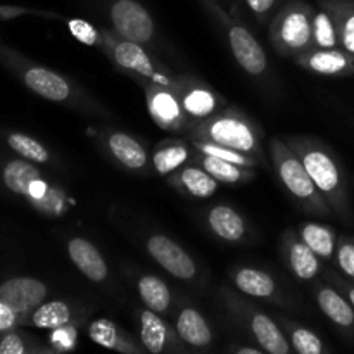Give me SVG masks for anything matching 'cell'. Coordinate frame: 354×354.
<instances>
[{"mask_svg":"<svg viewBox=\"0 0 354 354\" xmlns=\"http://www.w3.org/2000/svg\"><path fill=\"white\" fill-rule=\"evenodd\" d=\"M334 282L337 283L339 289H341L342 292H344V296L348 297L349 303H351V304H353V308H354V283L346 282V280L337 279V277H335V279H334Z\"/></svg>","mask_w":354,"mask_h":354,"instance_id":"b9f144b4","label":"cell"},{"mask_svg":"<svg viewBox=\"0 0 354 354\" xmlns=\"http://www.w3.org/2000/svg\"><path fill=\"white\" fill-rule=\"evenodd\" d=\"M251 332L254 335L256 342L270 354H287L290 351V346L287 342L286 335L279 328V325L270 317L263 313H256L251 318Z\"/></svg>","mask_w":354,"mask_h":354,"instance_id":"44dd1931","label":"cell"},{"mask_svg":"<svg viewBox=\"0 0 354 354\" xmlns=\"http://www.w3.org/2000/svg\"><path fill=\"white\" fill-rule=\"evenodd\" d=\"M71 322V308L64 301L41 303L31 313V324L41 330H55Z\"/></svg>","mask_w":354,"mask_h":354,"instance_id":"f546056e","label":"cell"},{"mask_svg":"<svg viewBox=\"0 0 354 354\" xmlns=\"http://www.w3.org/2000/svg\"><path fill=\"white\" fill-rule=\"evenodd\" d=\"M287 263L290 266V272L299 280L315 279L322 270L320 258L303 241H297L294 235H289V242H287Z\"/></svg>","mask_w":354,"mask_h":354,"instance_id":"7402d4cb","label":"cell"},{"mask_svg":"<svg viewBox=\"0 0 354 354\" xmlns=\"http://www.w3.org/2000/svg\"><path fill=\"white\" fill-rule=\"evenodd\" d=\"M290 342L292 348L299 354H322L325 351L324 342L315 332L304 327H297L290 330Z\"/></svg>","mask_w":354,"mask_h":354,"instance_id":"e575fe53","label":"cell"},{"mask_svg":"<svg viewBox=\"0 0 354 354\" xmlns=\"http://www.w3.org/2000/svg\"><path fill=\"white\" fill-rule=\"evenodd\" d=\"M234 283L241 292L251 297H272L277 283L266 272L256 268H241L234 275Z\"/></svg>","mask_w":354,"mask_h":354,"instance_id":"f1b7e54d","label":"cell"},{"mask_svg":"<svg viewBox=\"0 0 354 354\" xmlns=\"http://www.w3.org/2000/svg\"><path fill=\"white\" fill-rule=\"evenodd\" d=\"M140 341L145 351L152 354L165 351L169 341V330L166 322L149 308L140 313Z\"/></svg>","mask_w":354,"mask_h":354,"instance_id":"d4e9b609","label":"cell"},{"mask_svg":"<svg viewBox=\"0 0 354 354\" xmlns=\"http://www.w3.org/2000/svg\"><path fill=\"white\" fill-rule=\"evenodd\" d=\"M190 158V151L187 144L178 140L161 142L152 156V165L154 169L162 176H168L171 173L178 171Z\"/></svg>","mask_w":354,"mask_h":354,"instance_id":"4316f807","label":"cell"},{"mask_svg":"<svg viewBox=\"0 0 354 354\" xmlns=\"http://www.w3.org/2000/svg\"><path fill=\"white\" fill-rule=\"evenodd\" d=\"M270 154H272L273 168L282 185L304 209L317 216H330L334 213L324 194L315 185L313 178L306 171L299 156L289 147V144L279 138H272Z\"/></svg>","mask_w":354,"mask_h":354,"instance_id":"3957f363","label":"cell"},{"mask_svg":"<svg viewBox=\"0 0 354 354\" xmlns=\"http://www.w3.org/2000/svg\"><path fill=\"white\" fill-rule=\"evenodd\" d=\"M297 64L322 76H351L354 75V54L342 47L310 48L296 57Z\"/></svg>","mask_w":354,"mask_h":354,"instance_id":"8fae6325","label":"cell"},{"mask_svg":"<svg viewBox=\"0 0 354 354\" xmlns=\"http://www.w3.org/2000/svg\"><path fill=\"white\" fill-rule=\"evenodd\" d=\"M90 339H92L95 344L102 346V348L114 349V351L121 353H140V349L137 346H133L130 342V339L127 337L124 332H121L116 327V324H113L107 318H100L95 320L90 325Z\"/></svg>","mask_w":354,"mask_h":354,"instance_id":"484cf974","label":"cell"},{"mask_svg":"<svg viewBox=\"0 0 354 354\" xmlns=\"http://www.w3.org/2000/svg\"><path fill=\"white\" fill-rule=\"evenodd\" d=\"M24 83L31 92L52 102H64L71 95L69 83L50 69L30 68L24 73Z\"/></svg>","mask_w":354,"mask_h":354,"instance_id":"5bb4252c","label":"cell"},{"mask_svg":"<svg viewBox=\"0 0 354 354\" xmlns=\"http://www.w3.org/2000/svg\"><path fill=\"white\" fill-rule=\"evenodd\" d=\"M24 351V342L17 334H7L0 341V354H23Z\"/></svg>","mask_w":354,"mask_h":354,"instance_id":"f35d334b","label":"cell"},{"mask_svg":"<svg viewBox=\"0 0 354 354\" xmlns=\"http://www.w3.org/2000/svg\"><path fill=\"white\" fill-rule=\"evenodd\" d=\"M313 14L308 3L294 0L275 16L270 26V40L282 55L304 54L313 48Z\"/></svg>","mask_w":354,"mask_h":354,"instance_id":"277c9868","label":"cell"},{"mask_svg":"<svg viewBox=\"0 0 354 354\" xmlns=\"http://www.w3.org/2000/svg\"><path fill=\"white\" fill-rule=\"evenodd\" d=\"M47 297V286L30 277H16L0 286V303L7 304L17 315H24L40 306Z\"/></svg>","mask_w":354,"mask_h":354,"instance_id":"30bf717a","label":"cell"},{"mask_svg":"<svg viewBox=\"0 0 354 354\" xmlns=\"http://www.w3.org/2000/svg\"><path fill=\"white\" fill-rule=\"evenodd\" d=\"M192 147H196L197 151L203 152V154L214 156V158L225 159V161H230L234 165L248 166V168H256L259 165L258 158H252V156L244 154V152H239L235 149L225 147V145L213 144V142H204V140H192Z\"/></svg>","mask_w":354,"mask_h":354,"instance_id":"d6a6232c","label":"cell"},{"mask_svg":"<svg viewBox=\"0 0 354 354\" xmlns=\"http://www.w3.org/2000/svg\"><path fill=\"white\" fill-rule=\"evenodd\" d=\"M171 183L197 199H207L218 189V180L201 166H187L180 169L176 175H173Z\"/></svg>","mask_w":354,"mask_h":354,"instance_id":"ac0fdd59","label":"cell"},{"mask_svg":"<svg viewBox=\"0 0 354 354\" xmlns=\"http://www.w3.org/2000/svg\"><path fill=\"white\" fill-rule=\"evenodd\" d=\"M187 135L190 140L213 142L244 152L252 158L263 159L261 131L239 111H218L213 116L192 124Z\"/></svg>","mask_w":354,"mask_h":354,"instance_id":"7a4b0ae2","label":"cell"},{"mask_svg":"<svg viewBox=\"0 0 354 354\" xmlns=\"http://www.w3.org/2000/svg\"><path fill=\"white\" fill-rule=\"evenodd\" d=\"M17 324V313L14 310H10L7 304L0 303V332H6L14 328V325Z\"/></svg>","mask_w":354,"mask_h":354,"instance_id":"ab89813d","label":"cell"},{"mask_svg":"<svg viewBox=\"0 0 354 354\" xmlns=\"http://www.w3.org/2000/svg\"><path fill=\"white\" fill-rule=\"evenodd\" d=\"M299 237L320 259H334L337 251V235L328 225L303 223L299 225Z\"/></svg>","mask_w":354,"mask_h":354,"instance_id":"ffe728a7","label":"cell"},{"mask_svg":"<svg viewBox=\"0 0 354 354\" xmlns=\"http://www.w3.org/2000/svg\"><path fill=\"white\" fill-rule=\"evenodd\" d=\"M320 6L334 17L341 47L354 54V0H322Z\"/></svg>","mask_w":354,"mask_h":354,"instance_id":"603a6c76","label":"cell"},{"mask_svg":"<svg viewBox=\"0 0 354 354\" xmlns=\"http://www.w3.org/2000/svg\"><path fill=\"white\" fill-rule=\"evenodd\" d=\"M109 52L114 62L121 69H124V71L144 76V78L151 80V82L161 83V85H175V80L169 78L168 75H161L156 69V64L151 59V55L137 41L124 40V38H121V40H111Z\"/></svg>","mask_w":354,"mask_h":354,"instance_id":"ba28073f","label":"cell"},{"mask_svg":"<svg viewBox=\"0 0 354 354\" xmlns=\"http://www.w3.org/2000/svg\"><path fill=\"white\" fill-rule=\"evenodd\" d=\"M335 259L346 277L354 280V239L341 237L337 241V251H335Z\"/></svg>","mask_w":354,"mask_h":354,"instance_id":"d590c367","label":"cell"},{"mask_svg":"<svg viewBox=\"0 0 354 354\" xmlns=\"http://www.w3.org/2000/svg\"><path fill=\"white\" fill-rule=\"evenodd\" d=\"M180 102L192 124L221 111V99L211 86L196 78H180L175 82ZM190 130V128H189Z\"/></svg>","mask_w":354,"mask_h":354,"instance_id":"52a82bcc","label":"cell"},{"mask_svg":"<svg viewBox=\"0 0 354 354\" xmlns=\"http://www.w3.org/2000/svg\"><path fill=\"white\" fill-rule=\"evenodd\" d=\"M235 353H239V354H259V349L241 348V349H235Z\"/></svg>","mask_w":354,"mask_h":354,"instance_id":"7bdbcfd3","label":"cell"},{"mask_svg":"<svg viewBox=\"0 0 354 354\" xmlns=\"http://www.w3.org/2000/svg\"><path fill=\"white\" fill-rule=\"evenodd\" d=\"M209 228L227 242H239L245 235V221L234 207L214 206L207 214Z\"/></svg>","mask_w":354,"mask_h":354,"instance_id":"d6986e66","label":"cell"},{"mask_svg":"<svg viewBox=\"0 0 354 354\" xmlns=\"http://www.w3.org/2000/svg\"><path fill=\"white\" fill-rule=\"evenodd\" d=\"M7 144H9V147L12 149L14 152L23 156L28 161L44 165V162H48V159H50V154H48L45 145H41L40 142H37L35 138L28 137V135L24 133H10L9 137H7Z\"/></svg>","mask_w":354,"mask_h":354,"instance_id":"836d02e7","label":"cell"},{"mask_svg":"<svg viewBox=\"0 0 354 354\" xmlns=\"http://www.w3.org/2000/svg\"><path fill=\"white\" fill-rule=\"evenodd\" d=\"M313 47L317 48H335L339 44L337 28L332 14L325 7L313 14Z\"/></svg>","mask_w":354,"mask_h":354,"instance_id":"1f68e13d","label":"cell"},{"mask_svg":"<svg viewBox=\"0 0 354 354\" xmlns=\"http://www.w3.org/2000/svg\"><path fill=\"white\" fill-rule=\"evenodd\" d=\"M147 109L154 123L166 131H189L192 123L187 118L180 102L175 85H161L151 82L145 86Z\"/></svg>","mask_w":354,"mask_h":354,"instance_id":"5b68a950","label":"cell"},{"mask_svg":"<svg viewBox=\"0 0 354 354\" xmlns=\"http://www.w3.org/2000/svg\"><path fill=\"white\" fill-rule=\"evenodd\" d=\"M138 294L149 310L156 313H165L171 304V292L161 279L145 275L138 280Z\"/></svg>","mask_w":354,"mask_h":354,"instance_id":"4dcf8cb0","label":"cell"},{"mask_svg":"<svg viewBox=\"0 0 354 354\" xmlns=\"http://www.w3.org/2000/svg\"><path fill=\"white\" fill-rule=\"evenodd\" d=\"M52 344L59 349V351H68L73 349L76 344V328L73 325H64L55 330H52Z\"/></svg>","mask_w":354,"mask_h":354,"instance_id":"74e56055","label":"cell"},{"mask_svg":"<svg viewBox=\"0 0 354 354\" xmlns=\"http://www.w3.org/2000/svg\"><path fill=\"white\" fill-rule=\"evenodd\" d=\"M147 252L161 268L180 280H190L196 277L197 268L194 259L166 235H152L147 241Z\"/></svg>","mask_w":354,"mask_h":354,"instance_id":"9c48e42d","label":"cell"},{"mask_svg":"<svg viewBox=\"0 0 354 354\" xmlns=\"http://www.w3.org/2000/svg\"><path fill=\"white\" fill-rule=\"evenodd\" d=\"M277 0H245V3L249 6V9L252 10L258 16H263V14L270 12L272 7L275 6Z\"/></svg>","mask_w":354,"mask_h":354,"instance_id":"60d3db41","label":"cell"},{"mask_svg":"<svg viewBox=\"0 0 354 354\" xmlns=\"http://www.w3.org/2000/svg\"><path fill=\"white\" fill-rule=\"evenodd\" d=\"M2 178L7 189L12 190L14 194L28 197L30 196V189L33 185V182L41 178V175L31 162L16 159V161L7 162L2 171Z\"/></svg>","mask_w":354,"mask_h":354,"instance_id":"83f0119b","label":"cell"},{"mask_svg":"<svg viewBox=\"0 0 354 354\" xmlns=\"http://www.w3.org/2000/svg\"><path fill=\"white\" fill-rule=\"evenodd\" d=\"M109 152L128 169H144L147 165V152L144 145L123 131H114L107 137Z\"/></svg>","mask_w":354,"mask_h":354,"instance_id":"2e32d148","label":"cell"},{"mask_svg":"<svg viewBox=\"0 0 354 354\" xmlns=\"http://www.w3.org/2000/svg\"><path fill=\"white\" fill-rule=\"evenodd\" d=\"M68 28L69 31H71L73 37L85 45H95L100 44V40H102V38L99 37V31L85 19H69Z\"/></svg>","mask_w":354,"mask_h":354,"instance_id":"8d00e7d4","label":"cell"},{"mask_svg":"<svg viewBox=\"0 0 354 354\" xmlns=\"http://www.w3.org/2000/svg\"><path fill=\"white\" fill-rule=\"evenodd\" d=\"M317 301L325 317L334 322L337 327L353 330L354 328V308L346 296H342L334 287L322 286L317 290Z\"/></svg>","mask_w":354,"mask_h":354,"instance_id":"9a60e30c","label":"cell"},{"mask_svg":"<svg viewBox=\"0 0 354 354\" xmlns=\"http://www.w3.org/2000/svg\"><path fill=\"white\" fill-rule=\"evenodd\" d=\"M111 21L121 38L144 45L154 37V21L137 0H116L111 6Z\"/></svg>","mask_w":354,"mask_h":354,"instance_id":"8992f818","label":"cell"},{"mask_svg":"<svg viewBox=\"0 0 354 354\" xmlns=\"http://www.w3.org/2000/svg\"><path fill=\"white\" fill-rule=\"evenodd\" d=\"M199 154L201 156L197 158V165L206 169L220 183H242L254 178L256 173L252 171V168L234 165V162L214 158V156L209 154H203V152H199Z\"/></svg>","mask_w":354,"mask_h":354,"instance_id":"cb8c5ba5","label":"cell"},{"mask_svg":"<svg viewBox=\"0 0 354 354\" xmlns=\"http://www.w3.org/2000/svg\"><path fill=\"white\" fill-rule=\"evenodd\" d=\"M287 144L299 156L306 171L313 178L315 185L330 204L332 211L337 216L344 218L346 221L351 220L348 183H346L344 171L330 149L310 137H292Z\"/></svg>","mask_w":354,"mask_h":354,"instance_id":"6da1fadb","label":"cell"},{"mask_svg":"<svg viewBox=\"0 0 354 354\" xmlns=\"http://www.w3.org/2000/svg\"><path fill=\"white\" fill-rule=\"evenodd\" d=\"M228 41H230L234 57L248 75L261 76L266 71L268 61H266L265 50L248 28L241 24H232L228 28Z\"/></svg>","mask_w":354,"mask_h":354,"instance_id":"7c38bea8","label":"cell"},{"mask_svg":"<svg viewBox=\"0 0 354 354\" xmlns=\"http://www.w3.org/2000/svg\"><path fill=\"white\" fill-rule=\"evenodd\" d=\"M68 254L71 258L73 265L83 273L92 282H104L107 279L106 261H104L102 254L99 249L88 242L86 239L75 237L68 242Z\"/></svg>","mask_w":354,"mask_h":354,"instance_id":"4fadbf2b","label":"cell"},{"mask_svg":"<svg viewBox=\"0 0 354 354\" xmlns=\"http://www.w3.org/2000/svg\"><path fill=\"white\" fill-rule=\"evenodd\" d=\"M176 332L192 348H206L213 342V332L203 315L194 308H185L176 320Z\"/></svg>","mask_w":354,"mask_h":354,"instance_id":"e0dca14e","label":"cell"}]
</instances>
